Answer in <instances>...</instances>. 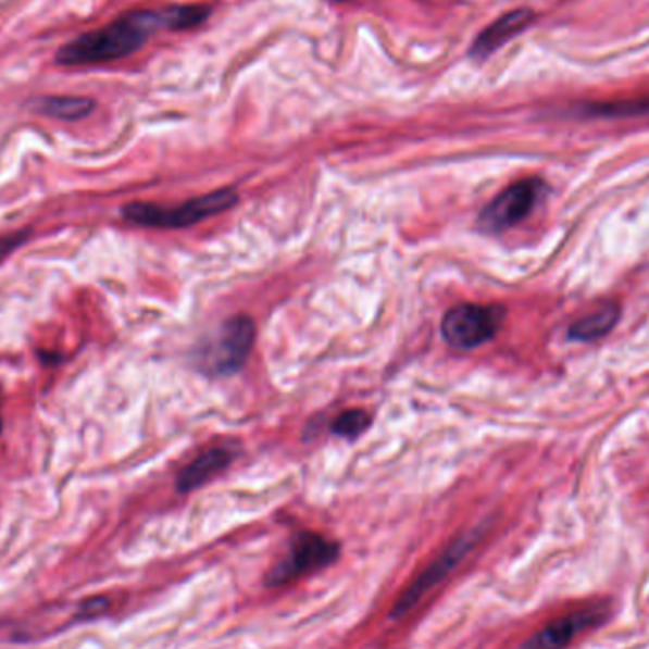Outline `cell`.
<instances>
[{"label":"cell","instance_id":"obj_16","mask_svg":"<svg viewBox=\"0 0 649 649\" xmlns=\"http://www.w3.org/2000/svg\"><path fill=\"white\" fill-rule=\"evenodd\" d=\"M0 433H2V420H0Z\"/></svg>","mask_w":649,"mask_h":649},{"label":"cell","instance_id":"obj_4","mask_svg":"<svg viewBox=\"0 0 649 649\" xmlns=\"http://www.w3.org/2000/svg\"><path fill=\"white\" fill-rule=\"evenodd\" d=\"M506 322V310L501 307L483 304H460L442 317V336L455 350H475L490 342L500 333Z\"/></svg>","mask_w":649,"mask_h":649},{"label":"cell","instance_id":"obj_8","mask_svg":"<svg viewBox=\"0 0 649 649\" xmlns=\"http://www.w3.org/2000/svg\"><path fill=\"white\" fill-rule=\"evenodd\" d=\"M608 617V606L592 604L567 612L559 620H552L536 635L523 644V649H566L577 636L597 628Z\"/></svg>","mask_w":649,"mask_h":649},{"label":"cell","instance_id":"obj_14","mask_svg":"<svg viewBox=\"0 0 649 649\" xmlns=\"http://www.w3.org/2000/svg\"><path fill=\"white\" fill-rule=\"evenodd\" d=\"M369 426H371V416L361 409H351L338 414V419L330 426V432L346 439H355L361 433H365Z\"/></svg>","mask_w":649,"mask_h":649},{"label":"cell","instance_id":"obj_5","mask_svg":"<svg viewBox=\"0 0 649 649\" xmlns=\"http://www.w3.org/2000/svg\"><path fill=\"white\" fill-rule=\"evenodd\" d=\"M340 557V545L325 538L317 532H302L292 541L289 554L270 570L266 577L269 587H284L299 579L300 575L312 574L317 570L335 564Z\"/></svg>","mask_w":649,"mask_h":649},{"label":"cell","instance_id":"obj_9","mask_svg":"<svg viewBox=\"0 0 649 649\" xmlns=\"http://www.w3.org/2000/svg\"><path fill=\"white\" fill-rule=\"evenodd\" d=\"M536 20V14L532 12L531 8H519V10H511L508 14L498 17L492 25H488L471 46V58L475 60H486L488 55L498 52L501 46L508 45L511 38L521 35L528 25H532Z\"/></svg>","mask_w":649,"mask_h":649},{"label":"cell","instance_id":"obj_12","mask_svg":"<svg viewBox=\"0 0 649 649\" xmlns=\"http://www.w3.org/2000/svg\"><path fill=\"white\" fill-rule=\"evenodd\" d=\"M35 109L50 118L75 122L90 116L96 109V101L83 96H50L38 99Z\"/></svg>","mask_w":649,"mask_h":649},{"label":"cell","instance_id":"obj_3","mask_svg":"<svg viewBox=\"0 0 649 649\" xmlns=\"http://www.w3.org/2000/svg\"><path fill=\"white\" fill-rule=\"evenodd\" d=\"M254 336L257 328L249 315L239 314L226 320L196 353L200 369L211 376L238 373L253 350Z\"/></svg>","mask_w":649,"mask_h":649},{"label":"cell","instance_id":"obj_15","mask_svg":"<svg viewBox=\"0 0 649 649\" xmlns=\"http://www.w3.org/2000/svg\"><path fill=\"white\" fill-rule=\"evenodd\" d=\"M29 230L15 232V234L0 238V261H4L8 254L15 251L17 247L23 246L27 241V238H29Z\"/></svg>","mask_w":649,"mask_h":649},{"label":"cell","instance_id":"obj_6","mask_svg":"<svg viewBox=\"0 0 649 649\" xmlns=\"http://www.w3.org/2000/svg\"><path fill=\"white\" fill-rule=\"evenodd\" d=\"M545 195H547V185L539 177L519 180L486 205L478 216L480 230L500 234L523 223L524 219L531 215L532 211L536 210V205L544 200Z\"/></svg>","mask_w":649,"mask_h":649},{"label":"cell","instance_id":"obj_10","mask_svg":"<svg viewBox=\"0 0 649 649\" xmlns=\"http://www.w3.org/2000/svg\"><path fill=\"white\" fill-rule=\"evenodd\" d=\"M232 462V452L226 448H211L208 452L198 455L195 462L188 463L177 477V492H192L196 488L205 485L213 475L226 470Z\"/></svg>","mask_w":649,"mask_h":649},{"label":"cell","instance_id":"obj_11","mask_svg":"<svg viewBox=\"0 0 649 649\" xmlns=\"http://www.w3.org/2000/svg\"><path fill=\"white\" fill-rule=\"evenodd\" d=\"M621 317V310L617 304H602V307L592 310L587 315H583L579 322H575L570 327L567 336L577 342H595L598 338L612 333V328L617 325Z\"/></svg>","mask_w":649,"mask_h":649},{"label":"cell","instance_id":"obj_7","mask_svg":"<svg viewBox=\"0 0 649 649\" xmlns=\"http://www.w3.org/2000/svg\"><path fill=\"white\" fill-rule=\"evenodd\" d=\"M475 539H477V534H470V536H460L455 541L448 545L447 549L440 552L437 559L432 560V564L404 589L403 595L397 598L389 617L391 620H401L407 613L414 610L420 600L426 597L433 587H437L442 579H447L448 575L454 572V567L470 554L473 545H475Z\"/></svg>","mask_w":649,"mask_h":649},{"label":"cell","instance_id":"obj_1","mask_svg":"<svg viewBox=\"0 0 649 649\" xmlns=\"http://www.w3.org/2000/svg\"><path fill=\"white\" fill-rule=\"evenodd\" d=\"M210 15V8L202 4L167 7L160 10H141L120 15L105 27L84 33L61 48L55 60L65 67L101 65L122 60L141 50L157 30H183L198 27Z\"/></svg>","mask_w":649,"mask_h":649},{"label":"cell","instance_id":"obj_2","mask_svg":"<svg viewBox=\"0 0 649 649\" xmlns=\"http://www.w3.org/2000/svg\"><path fill=\"white\" fill-rule=\"evenodd\" d=\"M238 202V195L232 188L198 196L177 208H164L157 203L132 202L122 208V216L127 223L149 228H185L230 210Z\"/></svg>","mask_w":649,"mask_h":649},{"label":"cell","instance_id":"obj_13","mask_svg":"<svg viewBox=\"0 0 649 649\" xmlns=\"http://www.w3.org/2000/svg\"><path fill=\"white\" fill-rule=\"evenodd\" d=\"M583 116L595 118H628L649 114V93L636 98L615 99V101H598L582 107Z\"/></svg>","mask_w":649,"mask_h":649}]
</instances>
